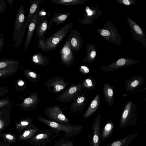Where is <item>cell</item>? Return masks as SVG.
I'll use <instances>...</instances> for the list:
<instances>
[{
    "label": "cell",
    "mask_w": 146,
    "mask_h": 146,
    "mask_svg": "<svg viewBox=\"0 0 146 146\" xmlns=\"http://www.w3.org/2000/svg\"><path fill=\"white\" fill-rule=\"evenodd\" d=\"M135 133L127 135L107 144L106 146H129L131 142L138 135Z\"/></svg>",
    "instance_id": "ac0fdd59"
},
{
    "label": "cell",
    "mask_w": 146,
    "mask_h": 146,
    "mask_svg": "<svg viewBox=\"0 0 146 146\" xmlns=\"http://www.w3.org/2000/svg\"><path fill=\"white\" fill-rule=\"evenodd\" d=\"M5 137L7 138L9 140H12L14 138V137L13 136L9 134L6 135Z\"/></svg>",
    "instance_id": "ab89813d"
},
{
    "label": "cell",
    "mask_w": 146,
    "mask_h": 146,
    "mask_svg": "<svg viewBox=\"0 0 146 146\" xmlns=\"http://www.w3.org/2000/svg\"><path fill=\"white\" fill-rule=\"evenodd\" d=\"M103 93L107 104L111 106L115 101L113 87L108 83L104 85Z\"/></svg>",
    "instance_id": "2e32d148"
},
{
    "label": "cell",
    "mask_w": 146,
    "mask_h": 146,
    "mask_svg": "<svg viewBox=\"0 0 146 146\" xmlns=\"http://www.w3.org/2000/svg\"><path fill=\"white\" fill-rule=\"evenodd\" d=\"M21 124L22 125L25 126L28 125V123L26 121H22L21 123Z\"/></svg>",
    "instance_id": "7bdbcfd3"
},
{
    "label": "cell",
    "mask_w": 146,
    "mask_h": 146,
    "mask_svg": "<svg viewBox=\"0 0 146 146\" xmlns=\"http://www.w3.org/2000/svg\"><path fill=\"white\" fill-rule=\"evenodd\" d=\"M82 84L84 88L90 91L95 89L97 83L94 77L90 76L85 79Z\"/></svg>",
    "instance_id": "d4e9b609"
},
{
    "label": "cell",
    "mask_w": 146,
    "mask_h": 146,
    "mask_svg": "<svg viewBox=\"0 0 146 146\" xmlns=\"http://www.w3.org/2000/svg\"><path fill=\"white\" fill-rule=\"evenodd\" d=\"M33 62L36 65L45 66L48 61V59L46 56L38 53H36L32 58Z\"/></svg>",
    "instance_id": "603a6c76"
},
{
    "label": "cell",
    "mask_w": 146,
    "mask_h": 146,
    "mask_svg": "<svg viewBox=\"0 0 146 146\" xmlns=\"http://www.w3.org/2000/svg\"><path fill=\"white\" fill-rule=\"evenodd\" d=\"M45 34L39 38L37 42V46L42 50L47 52L48 51L45 47L44 43Z\"/></svg>",
    "instance_id": "83f0119b"
},
{
    "label": "cell",
    "mask_w": 146,
    "mask_h": 146,
    "mask_svg": "<svg viewBox=\"0 0 146 146\" xmlns=\"http://www.w3.org/2000/svg\"><path fill=\"white\" fill-rule=\"evenodd\" d=\"M38 120L47 126L58 130L64 131L66 133H71L74 131H77L82 129V126L75 127L70 126H67L46 119L41 117H38Z\"/></svg>",
    "instance_id": "8992f818"
},
{
    "label": "cell",
    "mask_w": 146,
    "mask_h": 146,
    "mask_svg": "<svg viewBox=\"0 0 146 146\" xmlns=\"http://www.w3.org/2000/svg\"><path fill=\"white\" fill-rule=\"evenodd\" d=\"M114 125L112 121H108L105 125L101 134V137L102 140L108 139L112 133Z\"/></svg>",
    "instance_id": "7402d4cb"
},
{
    "label": "cell",
    "mask_w": 146,
    "mask_h": 146,
    "mask_svg": "<svg viewBox=\"0 0 146 146\" xmlns=\"http://www.w3.org/2000/svg\"><path fill=\"white\" fill-rule=\"evenodd\" d=\"M5 0H0V13L3 14L5 12L7 5Z\"/></svg>",
    "instance_id": "f546056e"
},
{
    "label": "cell",
    "mask_w": 146,
    "mask_h": 146,
    "mask_svg": "<svg viewBox=\"0 0 146 146\" xmlns=\"http://www.w3.org/2000/svg\"><path fill=\"white\" fill-rule=\"evenodd\" d=\"M48 89L51 87L52 89L49 92L51 93H56L64 90L68 83L64 81V79L58 76H54L45 82Z\"/></svg>",
    "instance_id": "52a82bcc"
},
{
    "label": "cell",
    "mask_w": 146,
    "mask_h": 146,
    "mask_svg": "<svg viewBox=\"0 0 146 146\" xmlns=\"http://www.w3.org/2000/svg\"><path fill=\"white\" fill-rule=\"evenodd\" d=\"M44 112L47 116L50 118L56 121L67 122L69 119L63 114L59 106L57 105L46 108Z\"/></svg>",
    "instance_id": "ba28073f"
},
{
    "label": "cell",
    "mask_w": 146,
    "mask_h": 146,
    "mask_svg": "<svg viewBox=\"0 0 146 146\" xmlns=\"http://www.w3.org/2000/svg\"><path fill=\"white\" fill-rule=\"evenodd\" d=\"M86 100V97L84 92L72 104L69 108L70 110L72 111L75 112L82 109L85 106Z\"/></svg>",
    "instance_id": "ffe728a7"
},
{
    "label": "cell",
    "mask_w": 146,
    "mask_h": 146,
    "mask_svg": "<svg viewBox=\"0 0 146 146\" xmlns=\"http://www.w3.org/2000/svg\"><path fill=\"white\" fill-rule=\"evenodd\" d=\"M123 3L125 5H129L130 4V3L129 0H123Z\"/></svg>",
    "instance_id": "60d3db41"
},
{
    "label": "cell",
    "mask_w": 146,
    "mask_h": 146,
    "mask_svg": "<svg viewBox=\"0 0 146 146\" xmlns=\"http://www.w3.org/2000/svg\"><path fill=\"white\" fill-rule=\"evenodd\" d=\"M39 100L38 93H33L24 100L21 104V106L24 110H31L37 105Z\"/></svg>",
    "instance_id": "9a60e30c"
},
{
    "label": "cell",
    "mask_w": 146,
    "mask_h": 146,
    "mask_svg": "<svg viewBox=\"0 0 146 146\" xmlns=\"http://www.w3.org/2000/svg\"><path fill=\"white\" fill-rule=\"evenodd\" d=\"M65 146H73V145L71 143L68 142L65 143Z\"/></svg>",
    "instance_id": "ee69618b"
},
{
    "label": "cell",
    "mask_w": 146,
    "mask_h": 146,
    "mask_svg": "<svg viewBox=\"0 0 146 146\" xmlns=\"http://www.w3.org/2000/svg\"><path fill=\"white\" fill-rule=\"evenodd\" d=\"M70 15V12L60 13L57 12L54 14L51 17L50 21L49 22V25H51L54 23H56V25H58L65 21L66 20Z\"/></svg>",
    "instance_id": "44dd1931"
},
{
    "label": "cell",
    "mask_w": 146,
    "mask_h": 146,
    "mask_svg": "<svg viewBox=\"0 0 146 146\" xmlns=\"http://www.w3.org/2000/svg\"><path fill=\"white\" fill-rule=\"evenodd\" d=\"M38 13H36L31 20L28 27L27 33L24 44V49L26 50L31 41L36 29L37 21L38 17Z\"/></svg>",
    "instance_id": "4fadbf2b"
},
{
    "label": "cell",
    "mask_w": 146,
    "mask_h": 146,
    "mask_svg": "<svg viewBox=\"0 0 146 146\" xmlns=\"http://www.w3.org/2000/svg\"><path fill=\"white\" fill-rule=\"evenodd\" d=\"M4 43V39L3 35L1 33L0 35V52L2 49Z\"/></svg>",
    "instance_id": "e575fe53"
},
{
    "label": "cell",
    "mask_w": 146,
    "mask_h": 146,
    "mask_svg": "<svg viewBox=\"0 0 146 146\" xmlns=\"http://www.w3.org/2000/svg\"><path fill=\"white\" fill-rule=\"evenodd\" d=\"M137 106L130 100L127 102L123 108L119 125L122 129L127 126L134 119L137 118L136 110Z\"/></svg>",
    "instance_id": "3957f363"
},
{
    "label": "cell",
    "mask_w": 146,
    "mask_h": 146,
    "mask_svg": "<svg viewBox=\"0 0 146 146\" xmlns=\"http://www.w3.org/2000/svg\"><path fill=\"white\" fill-rule=\"evenodd\" d=\"M42 0H31L30 5L26 22L29 24L31 20L37 13L39 12L40 4Z\"/></svg>",
    "instance_id": "d6986e66"
},
{
    "label": "cell",
    "mask_w": 146,
    "mask_h": 146,
    "mask_svg": "<svg viewBox=\"0 0 146 146\" xmlns=\"http://www.w3.org/2000/svg\"></svg>",
    "instance_id": "7dc6e473"
},
{
    "label": "cell",
    "mask_w": 146,
    "mask_h": 146,
    "mask_svg": "<svg viewBox=\"0 0 146 146\" xmlns=\"http://www.w3.org/2000/svg\"><path fill=\"white\" fill-rule=\"evenodd\" d=\"M38 15L35 29L37 36L39 38L50 29V27L46 15L39 14Z\"/></svg>",
    "instance_id": "9c48e42d"
},
{
    "label": "cell",
    "mask_w": 146,
    "mask_h": 146,
    "mask_svg": "<svg viewBox=\"0 0 146 146\" xmlns=\"http://www.w3.org/2000/svg\"><path fill=\"white\" fill-rule=\"evenodd\" d=\"M60 54L61 60L63 63L66 65H70L73 63L75 56L72 51L68 36L60 51Z\"/></svg>",
    "instance_id": "5b68a950"
},
{
    "label": "cell",
    "mask_w": 146,
    "mask_h": 146,
    "mask_svg": "<svg viewBox=\"0 0 146 146\" xmlns=\"http://www.w3.org/2000/svg\"><path fill=\"white\" fill-rule=\"evenodd\" d=\"M53 3L56 4L70 5H78L84 2L80 0H51Z\"/></svg>",
    "instance_id": "484cf974"
},
{
    "label": "cell",
    "mask_w": 146,
    "mask_h": 146,
    "mask_svg": "<svg viewBox=\"0 0 146 146\" xmlns=\"http://www.w3.org/2000/svg\"><path fill=\"white\" fill-rule=\"evenodd\" d=\"M79 71L84 75L87 74L90 72L89 69L87 66H82L79 68Z\"/></svg>",
    "instance_id": "4dcf8cb0"
},
{
    "label": "cell",
    "mask_w": 146,
    "mask_h": 146,
    "mask_svg": "<svg viewBox=\"0 0 146 146\" xmlns=\"http://www.w3.org/2000/svg\"><path fill=\"white\" fill-rule=\"evenodd\" d=\"M101 34L102 35L104 36H108L110 35V33L107 30L103 29L102 30Z\"/></svg>",
    "instance_id": "8d00e7d4"
},
{
    "label": "cell",
    "mask_w": 146,
    "mask_h": 146,
    "mask_svg": "<svg viewBox=\"0 0 146 146\" xmlns=\"http://www.w3.org/2000/svg\"><path fill=\"white\" fill-rule=\"evenodd\" d=\"M48 137L47 134L44 133H40L36 135L35 138L34 139L36 140H40L44 139Z\"/></svg>",
    "instance_id": "d6a6232c"
},
{
    "label": "cell",
    "mask_w": 146,
    "mask_h": 146,
    "mask_svg": "<svg viewBox=\"0 0 146 146\" xmlns=\"http://www.w3.org/2000/svg\"><path fill=\"white\" fill-rule=\"evenodd\" d=\"M73 25V22L70 23L60 28L49 37L45 38L44 43L48 52L55 49Z\"/></svg>",
    "instance_id": "7a4b0ae2"
},
{
    "label": "cell",
    "mask_w": 146,
    "mask_h": 146,
    "mask_svg": "<svg viewBox=\"0 0 146 146\" xmlns=\"http://www.w3.org/2000/svg\"><path fill=\"white\" fill-rule=\"evenodd\" d=\"M133 29L135 32L138 34L141 35L142 31L141 28L138 25H135L133 27Z\"/></svg>",
    "instance_id": "d590c367"
},
{
    "label": "cell",
    "mask_w": 146,
    "mask_h": 146,
    "mask_svg": "<svg viewBox=\"0 0 146 146\" xmlns=\"http://www.w3.org/2000/svg\"><path fill=\"white\" fill-rule=\"evenodd\" d=\"M100 97L99 94L96 95L88 107L85 112L83 117L87 118L94 113L97 110L100 103Z\"/></svg>",
    "instance_id": "e0dca14e"
},
{
    "label": "cell",
    "mask_w": 146,
    "mask_h": 146,
    "mask_svg": "<svg viewBox=\"0 0 146 146\" xmlns=\"http://www.w3.org/2000/svg\"><path fill=\"white\" fill-rule=\"evenodd\" d=\"M72 49L75 52L80 50L81 47V40L80 34L74 28L71 29L68 35Z\"/></svg>",
    "instance_id": "7c38bea8"
},
{
    "label": "cell",
    "mask_w": 146,
    "mask_h": 146,
    "mask_svg": "<svg viewBox=\"0 0 146 146\" xmlns=\"http://www.w3.org/2000/svg\"><path fill=\"white\" fill-rule=\"evenodd\" d=\"M135 62L133 61H127L124 58H121L119 59L115 63H113L110 65L102 66L100 70L104 72L112 71Z\"/></svg>",
    "instance_id": "5bb4252c"
},
{
    "label": "cell",
    "mask_w": 146,
    "mask_h": 146,
    "mask_svg": "<svg viewBox=\"0 0 146 146\" xmlns=\"http://www.w3.org/2000/svg\"><path fill=\"white\" fill-rule=\"evenodd\" d=\"M6 1L9 3V5L11 7L13 5V0H6Z\"/></svg>",
    "instance_id": "b9f144b4"
},
{
    "label": "cell",
    "mask_w": 146,
    "mask_h": 146,
    "mask_svg": "<svg viewBox=\"0 0 146 146\" xmlns=\"http://www.w3.org/2000/svg\"><path fill=\"white\" fill-rule=\"evenodd\" d=\"M101 116L99 114L95 119L92 129V130L93 131L92 146H100L101 139Z\"/></svg>",
    "instance_id": "30bf717a"
},
{
    "label": "cell",
    "mask_w": 146,
    "mask_h": 146,
    "mask_svg": "<svg viewBox=\"0 0 146 146\" xmlns=\"http://www.w3.org/2000/svg\"><path fill=\"white\" fill-rule=\"evenodd\" d=\"M26 74L27 76L32 79H38L36 74L35 72L32 71H27Z\"/></svg>",
    "instance_id": "1f68e13d"
},
{
    "label": "cell",
    "mask_w": 146,
    "mask_h": 146,
    "mask_svg": "<svg viewBox=\"0 0 146 146\" xmlns=\"http://www.w3.org/2000/svg\"><path fill=\"white\" fill-rule=\"evenodd\" d=\"M19 65H15L0 69V78L13 74L18 70Z\"/></svg>",
    "instance_id": "cb8c5ba5"
},
{
    "label": "cell",
    "mask_w": 146,
    "mask_h": 146,
    "mask_svg": "<svg viewBox=\"0 0 146 146\" xmlns=\"http://www.w3.org/2000/svg\"><path fill=\"white\" fill-rule=\"evenodd\" d=\"M24 84V82L22 81H20L18 83V84L19 86H22Z\"/></svg>",
    "instance_id": "f6af8a7d"
},
{
    "label": "cell",
    "mask_w": 146,
    "mask_h": 146,
    "mask_svg": "<svg viewBox=\"0 0 146 146\" xmlns=\"http://www.w3.org/2000/svg\"><path fill=\"white\" fill-rule=\"evenodd\" d=\"M96 55V52L95 51L93 50L91 52L90 54V57L92 58H94Z\"/></svg>",
    "instance_id": "74e56055"
},
{
    "label": "cell",
    "mask_w": 146,
    "mask_h": 146,
    "mask_svg": "<svg viewBox=\"0 0 146 146\" xmlns=\"http://www.w3.org/2000/svg\"><path fill=\"white\" fill-rule=\"evenodd\" d=\"M144 79L141 76H136L126 80L125 82V91L127 92L133 91L141 86Z\"/></svg>",
    "instance_id": "8fae6325"
},
{
    "label": "cell",
    "mask_w": 146,
    "mask_h": 146,
    "mask_svg": "<svg viewBox=\"0 0 146 146\" xmlns=\"http://www.w3.org/2000/svg\"><path fill=\"white\" fill-rule=\"evenodd\" d=\"M19 62L17 60L10 59H4L0 60V69L13 65L19 64Z\"/></svg>",
    "instance_id": "4316f807"
},
{
    "label": "cell",
    "mask_w": 146,
    "mask_h": 146,
    "mask_svg": "<svg viewBox=\"0 0 146 146\" xmlns=\"http://www.w3.org/2000/svg\"><path fill=\"white\" fill-rule=\"evenodd\" d=\"M84 88L82 83L72 86L62 93L57 100L63 102L75 100L80 96Z\"/></svg>",
    "instance_id": "277c9868"
},
{
    "label": "cell",
    "mask_w": 146,
    "mask_h": 146,
    "mask_svg": "<svg viewBox=\"0 0 146 146\" xmlns=\"http://www.w3.org/2000/svg\"><path fill=\"white\" fill-rule=\"evenodd\" d=\"M25 11L23 5L19 7L14 23L13 40L15 50H17L22 42L26 29L29 24L26 23Z\"/></svg>",
    "instance_id": "6da1fadb"
},
{
    "label": "cell",
    "mask_w": 146,
    "mask_h": 146,
    "mask_svg": "<svg viewBox=\"0 0 146 146\" xmlns=\"http://www.w3.org/2000/svg\"><path fill=\"white\" fill-rule=\"evenodd\" d=\"M86 11L87 12V15L89 16H90L92 14V12L91 11L88 7H87L86 8Z\"/></svg>",
    "instance_id": "f35d334b"
},
{
    "label": "cell",
    "mask_w": 146,
    "mask_h": 146,
    "mask_svg": "<svg viewBox=\"0 0 146 146\" xmlns=\"http://www.w3.org/2000/svg\"><path fill=\"white\" fill-rule=\"evenodd\" d=\"M60 146H65V143L62 145Z\"/></svg>",
    "instance_id": "bcb514c9"
},
{
    "label": "cell",
    "mask_w": 146,
    "mask_h": 146,
    "mask_svg": "<svg viewBox=\"0 0 146 146\" xmlns=\"http://www.w3.org/2000/svg\"><path fill=\"white\" fill-rule=\"evenodd\" d=\"M8 90L7 88L5 87H0V97L2 96L7 93Z\"/></svg>",
    "instance_id": "836d02e7"
},
{
    "label": "cell",
    "mask_w": 146,
    "mask_h": 146,
    "mask_svg": "<svg viewBox=\"0 0 146 146\" xmlns=\"http://www.w3.org/2000/svg\"><path fill=\"white\" fill-rule=\"evenodd\" d=\"M10 103V100L7 98L0 100V108L9 106Z\"/></svg>",
    "instance_id": "f1b7e54d"
}]
</instances>
